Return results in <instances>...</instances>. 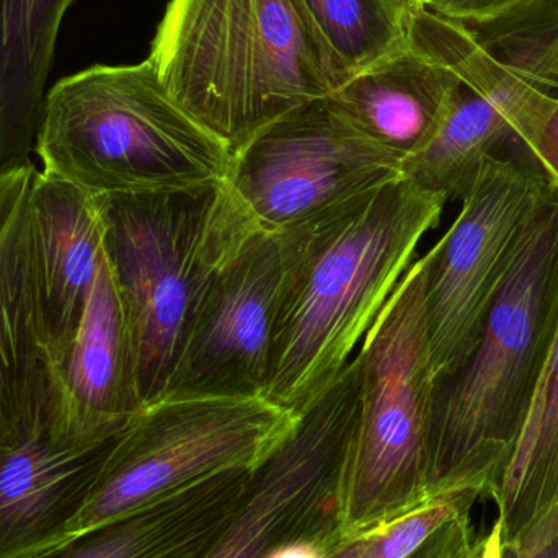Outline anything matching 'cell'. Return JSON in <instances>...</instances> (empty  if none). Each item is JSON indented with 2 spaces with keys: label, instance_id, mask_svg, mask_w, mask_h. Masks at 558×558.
<instances>
[{
  "label": "cell",
  "instance_id": "4fadbf2b",
  "mask_svg": "<svg viewBox=\"0 0 558 558\" xmlns=\"http://www.w3.org/2000/svg\"><path fill=\"white\" fill-rule=\"evenodd\" d=\"M141 410L133 337L104 251L77 335L52 371L49 423L65 438L101 445Z\"/></svg>",
  "mask_w": 558,
  "mask_h": 558
},
{
  "label": "cell",
  "instance_id": "3957f363",
  "mask_svg": "<svg viewBox=\"0 0 558 558\" xmlns=\"http://www.w3.org/2000/svg\"><path fill=\"white\" fill-rule=\"evenodd\" d=\"M449 199L397 180L324 222L286 304L264 397L301 416L353 360Z\"/></svg>",
  "mask_w": 558,
  "mask_h": 558
},
{
  "label": "cell",
  "instance_id": "7c38bea8",
  "mask_svg": "<svg viewBox=\"0 0 558 558\" xmlns=\"http://www.w3.org/2000/svg\"><path fill=\"white\" fill-rule=\"evenodd\" d=\"M36 170L0 175V451L35 432L51 397L32 216Z\"/></svg>",
  "mask_w": 558,
  "mask_h": 558
},
{
  "label": "cell",
  "instance_id": "5b68a950",
  "mask_svg": "<svg viewBox=\"0 0 558 558\" xmlns=\"http://www.w3.org/2000/svg\"><path fill=\"white\" fill-rule=\"evenodd\" d=\"M95 203L133 337L141 400L150 405L166 396L199 302L257 222L229 183L98 195Z\"/></svg>",
  "mask_w": 558,
  "mask_h": 558
},
{
  "label": "cell",
  "instance_id": "44dd1931",
  "mask_svg": "<svg viewBox=\"0 0 558 558\" xmlns=\"http://www.w3.org/2000/svg\"><path fill=\"white\" fill-rule=\"evenodd\" d=\"M505 114L459 82L435 133L402 163V179L446 198H464L488 157L517 143Z\"/></svg>",
  "mask_w": 558,
  "mask_h": 558
},
{
  "label": "cell",
  "instance_id": "d4e9b609",
  "mask_svg": "<svg viewBox=\"0 0 558 558\" xmlns=\"http://www.w3.org/2000/svg\"><path fill=\"white\" fill-rule=\"evenodd\" d=\"M481 537H475L471 513L461 514L433 533L407 558H471Z\"/></svg>",
  "mask_w": 558,
  "mask_h": 558
},
{
  "label": "cell",
  "instance_id": "484cf974",
  "mask_svg": "<svg viewBox=\"0 0 558 558\" xmlns=\"http://www.w3.org/2000/svg\"><path fill=\"white\" fill-rule=\"evenodd\" d=\"M500 558H558V504L520 541L501 544Z\"/></svg>",
  "mask_w": 558,
  "mask_h": 558
},
{
  "label": "cell",
  "instance_id": "9c48e42d",
  "mask_svg": "<svg viewBox=\"0 0 558 558\" xmlns=\"http://www.w3.org/2000/svg\"><path fill=\"white\" fill-rule=\"evenodd\" d=\"M360 409L361 366L354 356L255 469L231 523L195 558H268L304 543L330 557L343 544L341 488Z\"/></svg>",
  "mask_w": 558,
  "mask_h": 558
},
{
  "label": "cell",
  "instance_id": "ffe728a7",
  "mask_svg": "<svg viewBox=\"0 0 558 558\" xmlns=\"http://www.w3.org/2000/svg\"><path fill=\"white\" fill-rule=\"evenodd\" d=\"M490 497L501 544L520 541L558 504V327L520 438Z\"/></svg>",
  "mask_w": 558,
  "mask_h": 558
},
{
  "label": "cell",
  "instance_id": "f546056e",
  "mask_svg": "<svg viewBox=\"0 0 558 558\" xmlns=\"http://www.w3.org/2000/svg\"><path fill=\"white\" fill-rule=\"evenodd\" d=\"M403 2L409 3V5H423L425 3V0H403Z\"/></svg>",
  "mask_w": 558,
  "mask_h": 558
},
{
  "label": "cell",
  "instance_id": "5bb4252c",
  "mask_svg": "<svg viewBox=\"0 0 558 558\" xmlns=\"http://www.w3.org/2000/svg\"><path fill=\"white\" fill-rule=\"evenodd\" d=\"M114 439L58 435L49 409L35 432L0 451V558H23L72 534Z\"/></svg>",
  "mask_w": 558,
  "mask_h": 558
},
{
  "label": "cell",
  "instance_id": "7402d4cb",
  "mask_svg": "<svg viewBox=\"0 0 558 558\" xmlns=\"http://www.w3.org/2000/svg\"><path fill=\"white\" fill-rule=\"evenodd\" d=\"M461 23L501 65L558 98V0H534L492 19Z\"/></svg>",
  "mask_w": 558,
  "mask_h": 558
},
{
  "label": "cell",
  "instance_id": "f1b7e54d",
  "mask_svg": "<svg viewBox=\"0 0 558 558\" xmlns=\"http://www.w3.org/2000/svg\"><path fill=\"white\" fill-rule=\"evenodd\" d=\"M268 558H328L327 554L315 546V544H292V546L281 547L277 553Z\"/></svg>",
  "mask_w": 558,
  "mask_h": 558
},
{
  "label": "cell",
  "instance_id": "83f0119b",
  "mask_svg": "<svg viewBox=\"0 0 558 558\" xmlns=\"http://www.w3.org/2000/svg\"><path fill=\"white\" fill-rule=\"evenodd\" d=\"M526 150L534 157L558 193V101L534 140L527 144Z\"/></svg>",
  "mask_w": 558,
  "mask_h": 558
},
{
  "label": "cell",
  "instance_id": "8992f818",
  "mask_svg": "<svg viewBox=\"0 0 558 558\" xmlns=\"http://www.w3.org/2000/svg\"><path fill=\"white\" fill-rule=\"evenodd\" d=\"M432 252L413 262L361 341V409L341 488L343 543L433 501L436 379L426 324Z\"/></svg>",
  "mask_w": 558,
  "mask_h": 558
},
{
  "label": "cell",
  "instance_id": "8fae6325",
  "mask_svg": "<svg viewBox=\"0 0 558 558\" xmlns=\"http://www.w3.org/2000/svg\"><path fill=\"white\" fill-rule=\"evenodd\" d=\"M553 190L526 147L494 154L461 199L458 218L429 251L426 324L438 384L474 351L521 238Z\"/></svg>",
  "mask_w": 558,
  "mask_h": 558
},
{
  "label": "cell",
  "instance_id": "ac0fdd59",
  "mask_svg": "<svg viewBox=\"0 0 558 558\" xmlns=\"http://www.w3.org/2000/svg\"><path fill=\"white\" fill-rule=\"evenodd\" d=\"M74 0H0V175L33 166L56 39Z\"/></svg>",
  "mask_w": 558,
  "mask_h": 558
},
{
  "label": "cell",
  "instance_id": "6da1fadb",
  "mask_svg": "<svg viewBox=\"0 0 558 558\" xmlns=\"http://www.w3.org/2000/svg\"><path fill=\"white\" fill-rule=\"evenodd\" d=\"M147 61L232 154L348 81L302 0H170Z\"/></svg>",
  "mask_w": 558,
  "mask_h": 558
},
{
  "label": "cell",
  "instance_id": "7a4b0ae2",
  "mask_svg": "<svg viewBox=\"0 0 558 558\" xmlns=\"http://www.w3.org/2000/svg\"><path fill=\"white\" fill-rule=\"evenodd\" d=\"M558 327V193L527 225L464 366L436 390L432 500L492 495L530 412Z\"/></svg>",
  "mask_w": 558,
  "mask_h": 558
},
{
  "label": "cell",
  "instance_id": "e0dca14e",
  "mask_svg": "<svg viewBox=\"0 0 558 558\" xmlns=\"http://www.w3.org/2000/svg\"><path fill=\"white\" fill-rule=\"evenodd\" d=\"M458 85L448 69L405 38L327 98L371 140L405 160L435 133Z\"/></svg>",
  "mask_w": 558,
  "mask_h": 558
},
{
  "label": "cell",
  "instance_id": "9a60e30c",
  "mask_svg": "<svg viewBox=\"0 0 558 558\" xmlns=\"http://www.w3.org/2000/svg\"><path fill=\"white\" fill-rule=\"evenodd\" d=\"M36 264L52 371L72 347L104 258L95 196L36 170L32 189Z\"/></svg>",
  "mask_w": 558,
  "mask_h": 558
},
{
  "label": "cell",
  "instance_id": "2e32d148",
  "mask_svg": "<svg viewBox=\"0 0 558 558\" xmlns=\"http://www.w3.org/2000/svg\"><path fill=\"white\" fill-rule=\"evenodd\" d=\"M254 471L235 469L213 475L23 558H179L196 553L231 523Z\"/></svg>",
  "mask_w": 558,
  "mask_h": 558
},
{
  "label": "cell",
  "instance_id": "277c9868",
  "mask_svg": "<svg viewBox=\"0 0 558 558\" xmlns=\"http://www.w3.org/2000/svg\"><path fill=\"white\" fill-rule=\"evenodd\" d=\"M41 172L90 195L199 192L226 185L234 154L190 117L149 61L97 64L45 95Z\"/></svg>",
  "mask_w": 558,
  "mask_h": 558
},
{
  "label": "cell",
  "instance_id": "d6986e66",
  "mask_svg": "<svg viewBox=\"0 0 558 558\" xmlns=\"http://www.w3.org/2000/svg\"><path fill=\"white\" fill-rule=\"evenodd\" d=\"M407 38L462 85L495 105L524 147L556 107L558 98L537 90L492 58L461 22L446 19L428 7H409Z\"/></svg>",
  "mask_w": 558,
  "mask_h": 558
},
{
  "label": "cell",
  "instance_id": "cb8c5ba5",
  "mask_svg": "<svg viewBox=\"0 0 558 558\" xmlns=\"http://www.w3.org/2000/svg\"><path fill=\"white\" fill-rule=\"evenodd\" d=\"M481 497L477 490L452 492L392 523L347 541L328 558H407L439 527L461 514L471 513Z\"/></svg>",
  "mask_w": 558,
  "mask_h": 558
},
{
  "label": "cell",
  "instance_id": "52a82bcc",
  "mask_svg": "<svg viewBox=\"0 0 558 558\" xmlns=\"http://www.w3.org/2000/svg\"><path fill=\"white\" fill-rule=\"evenodd\" d=\"M301 416L265 397H163L117 436L74 530L134 513L190 485L257 469Z\"/></svg>",
  "mask_w": 558,
  "mask_h": 558
},
{
  "label": "cell",
  "instance_id": "ba28073f",
  "mask_svg": "<svg viewBox=\"0 0 558 558\" xmlns=\"http://www.w3.org/2000/svg\"><path fill=\"white\" fill-rule=\"evenodd\" d=\"M403 159L327 97L282 114L234 154L229 185L260 228L322 225L402 180Z\"/></svg>",
  "mask_w": 558,
  "mask_h": 558
},
{
  "label": "cell",
  "instance_id": "30bf717a",
  "mask_svg": "<svg viewBox=\"0 0 558 558\" xmlns=\"http://www.w3.org/2000/svg\"><path fill=\"white\" fill-rule=\"evenodd\" d=\"M322 225L255 226L199 302L163 397H264L279 320Z\"/></svg>",
  "mask_w": 558,
  "mask_h": 558
},
{
  "label": "cell",
  "instance_id": "4316f807",
  "mask_svg": "<svg viewBox=\"0 0 558 558\" xmlns=\"http://www.w3.org/2000/svg\"><path fill=\"white\" fill-rule=\"evenodd\" d=\"M530 2L534 0H425L423 5L456 22H477Z\"/></svg>",
  "mask_w": 558,
  "mask_h": 558
},
{
  "label": "cell",
  "instance_id": "603a6c76",
  "mask_svg": "<svg viewBox=\"0 0 558 558\" xmlns=\"http://www.w3.org/2000/svg\"><path fill=\"white\" fill-rule=\"evenodd\" d=\"M325 45L353 77L407 38L403 0H302Z\"/></svg>",
  "mask_w": 558,
  "mask_h": 558
}]
</instances>
